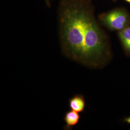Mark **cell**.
Segmentation results:
<instances>
[{
	"instance_id": "1",
	"label": "cell",
	"mask_w": 130,
	"mask_h": 130,
	"mask_svg": "<svg viewBox=\"0 0 130 130\" xmlns=\"http://www.w3.org/2000/svg\"><path fill=\"white\" fill-rule=\"evenodd\" d=\"M58 22L65 56L90 67L104 63L109 55L107 36L95 19L91 0H60Z\"/></svg>"
},
{
	"instance_id": "2",
	"label": "cell",
	"mask_w": 130,
	"mask_h": 130,
	"mask_svg": "<svg viewBox=\"0 0 130 130\" xmlns=\"http://www.w3.org/2000/svg\"><path fill=\"white\" fill-rule=\"evenodd\" d=\"M99 19L102 24L112 30L120 31L130 26L129 15L125 10L121 9L101 14Z\"/></svg>"
},
{
	"instance_id": "3",
	"label": "cell",
	"mask_w": 130,
	"mask_h": 130,
	"mask_svg": "<svg viewBox=\"0 0 130 130\" xmlns=\"http://www.w3.org/2000/svg\"><path fill=\"white\" fill-rule=\"evenodd\" d=\"M69 107L72 110L82 113L85 107V101L84 96L80 94L75 95L69 100Z\"/></svg>"
},
{
	"instance_id": "4",
	"label": "cell",
	"mask_w": 130,
	"mask_h": 130,
	"mask_svg": "<svg viewBox=\"0 0 130 130\" xmlns=\"http://www.w3.org/2000/svg\"><path fill=\"white\" fill-rule=\"evenodd\" d=\"M64 120L66 123L64 129L71 130L74 126L79 123L80 115L78 112L71 110L66 113Z\"/></svg>"
},
{
	"instance_id": "5",
	"label": "cell",
	"mask_w": 130,
	"mask_h": 130,
	"mask_svg": "<svg viewBox=\"0 0 130 130\" xmlns=\"http://www.w3.org/2000/svg\"><path fill=\"white\" fill-rule=\"evenodd\" d=\"M118 36L126 51L130 55V26L119 31Z\"/></svg>"
},
{
	"instance_id": "6",
	"label": "cell",
	"mask_w": 130,
	"mask_h": 130,
	"mask_svg": "<svg viewBox=\"0 0 130 130\" xmlns=\"http://www.w3.org/2000/svg\"><path fill=\"white\" fill-rule=\"evenodd\" d=\"M45 1V3H46V4L48 6H50V1H51V0H44Z\"/></svg>"
},
{
	"instance_id": "7",
	"label": "cell",
	"mask_w": 130,
	"mask_h": 130,
	"mask_svg": "<svg viewBox=\"0 0 130 130\" xmlns=\"http://www.w3.org/2000/svg\"><path fill=\"white\" fill-rule=\"evenodd\" d=\"M124 121H125L127 123H129V124H130V117L126 118Z\"/></svg>"
},
{
	"instance_id": "8",
	"label": "cell",
	"mask_w": 130,
	"mask_h": 130,
	"mask_svg": "<svg viewBox=\"0 0 130 130\" xmlns=\"http://www.w3.org/2000/svg\"><path fill=\"white\" fill-rule=\"evenodd\" d=\"M126 1H127L128 2H129V3H130V0H126Z\"/></svg>"
}]
</instances>
